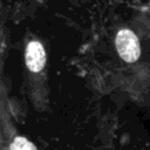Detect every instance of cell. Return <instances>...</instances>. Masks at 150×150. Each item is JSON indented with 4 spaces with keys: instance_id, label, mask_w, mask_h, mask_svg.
<instances>
[{
    "instance_id": "cell-1",
    "label": "cell",
    "mask_w": 150,
    "mask_h": 150,
    "mask_svg": "<svg viewBox=\"0 0 150 150\" xmlns=\"http://www.w3.org/2000/svg\"><path fill=\"white\" fill-rule=\"evenodd\" d=\"M25 66L29 75L30 87L34 90V97L40 95V90L46 84V66L47 53L42 42L38 39H30L25 47Z\"/></svg>"
},
{
    "instance_id": "cell-2",
    "label": "cell",
    "mask_w": 150,
    "mask_h": 150,
    "mask_svg": "<svg viewBox=\"0 0 150 150\" xmlns=\"http://www.w3.org/2000/svg\"><path fill=\"white\" fill-rule=\"evenodd\" d=\"M115 48L118 56L127 63L136 62L141 56L139 39L134 30L129 28H122L115 36Z\"/></svg>"
},
{
    "instance_id": "cell-3",
    "label": "cell",
    "mask_w": 150,
    "mask_h": 150,
    "mask_svg": "<svg viewBox=\"0 0 150 150\" xmlns=\"http://www.w3.org/2000/svg\"><path fill=\"white\" fill-rule=\"evenodd\" d=\"M9 150H38L36 146L26 137L20 135H12L9 134Z\"/></svg>"
}]
</instances>
